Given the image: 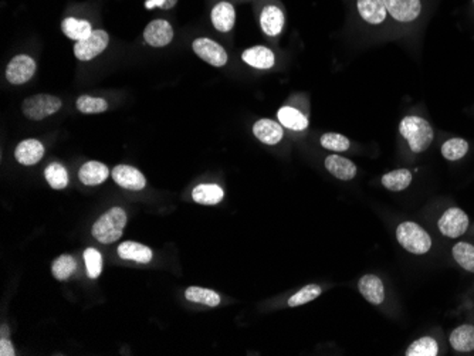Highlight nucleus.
I'll use <instances>...</instances> for the list:
<instances>
[{"instance_id":"nucleus-20","label":"nucleus","mask_w":474,"mask_h":356,"mask_svg":"<svg viewBox=\"0 0 474 356\" xmlns=\"http://www.w3.org/2000/svg\"><path fill=\"white\" fill-rule=\"evenodd\" d=\"M109 176L108 167L97 161H90L81 166L79 172V178L81 183L87 186H97L104 183Z\"/></svg>"},{"instance_id":"nucleus-16","label":"nucleus","mask_w":474,"mask_h":356,"mask_svg":"<svg viewBox=\"0 0 474 356\" xmlns=\"http://www.w3.org/2000/svg\"><path fill=\"white\" fill-rule=\"evenodd\" d=\"M44 156V146L37 139H26L18 143L14 149V158L18 163L31 166L39 163Z\"/></svg>"},{"instance_id":"nucleus-28","label":"nucleus","mask_w":474,"mask_h":356,"mask_svg":"<svg viewBox=\"0 0 474 356\" xmlns=\"http://www.w3.org/2000/svg\"><path fill=\"white\" fill-rule=\"evenodd\" d=\"M75 270H77V261L70 254H63L59 258H55L51 266V273L54 278L60 281L68 279Z\"/></svg>"},{"instance_id":"nucleus-6","label":"nucleus","mask_w":474,"mask_h":356,"mask_svg":"<svg viewBox=\"0 0 474 356\" xmlns=\"http://www.w3.org/2000/svg\"><path fill=\"white\" fill-rule=\"evenodd\" d=\"M192 49L199 59L213 67H223L229 60L224 47L212 39H207V37H199V39L194 40Z\"/></svg>"},{"instance_id":"nucleus-9","label":"nucleus","mask_w":474,"mask_h":356,"mask_svg":"<svg viewBox=\"0 0 474 356\" xmlns=\"http://www.w3.org/2000/svg\"><path fill=\"white\" fill-rule=\"evenodd\" d=\"M439 230L450 238H458L466 233L469 228V216L459 208L447 209L439 219Z\"/></svg>"},{"instance_id":"nucleus-19","label":"nucleus","mask_w":474,"mask_h":356,"mask_svg":"<svg viewBox=\"0 0 474 356\" xmlns=\"http://www.w3.org/2000/svg\"><path fill=\"white\" fill-rule=\"evenodd\" d=\"M327 171L339 180H352L356 176V165L339 155H330L326 159Z\"/></svg>"},{"instance_id":"nucleus-27","label":"nucleus","mask_w":474,"mask_h":356,"mask_svg":"<svg viewBox=\"0 0 474 356\" xmlns=\"http://www.w3.org/2000/svg\"><path fill=\"white\" fill-rule=\"evenodd\" d=\"M412 182V174L408 169H396L382 176V184L392 192L405 191Z\"/></svg>"},{"instance_id":"nucleus-3","label":"nucleus","mask_w":474,"mask_h":356,"mask_svg":"<svg viewBox=\"0 0 474 356\" xmlns=\"http://www.w3.org/2000/svg\"><path fill=\"white\" fill-rule=\"evenodd\" d=\"M399 245L412 254H425L432 247V238L423 228L413 221H404L396 229Z\"/></svg>"},{"instance_id":"nucleus-33","label":"nucleus","mask_w":474,"mask_h":356,"mask_svg":"<svg viewBox=\"0 0 474 356\" xmlns=\"http://www.w3.org/2000/svg\"><path fill=\"white\" fill-rule=\"evenodd\" d=\"M75 107L83 114H101V112H105L108 109V102L103 98L81 96L75 101Z\"/></svg>"},{"instance_id":"nucleus-23","label":"nucleus","mask_w":474,"mask_h":356,"mask_svg":"<svg viewBox=\"0 0 474 356\" xmlns=\"http://www.w3.org/2000/svg\"><path fill=\"white\" fill-rule=\"evenodd\" d=\"M450 345L458 352H471L474 351V327L460 325L450 333Z\"/></svg>"},{"instance_id":"nucleus-15","label":"nucleus","mask_w":474,"mask_h":356,"mask_svg":"<svg viewBox=\"0 0 474 356\" xmlns=\"http://www.w3.org/2000/svg\"><path fill=\"white\" fill-rule=\"evenodd\" d=\"M213 27L220 33H229L236 25V9L229 2H219L211 12Z\"/></svg>"},{"instance_id":"nucleus-34","label":"nucleus","mask_w":474,"mask_h":356,"mask_svg":"<svg viewBox=\"0 0 474 356\" xmlns=\"http://www.w3.org/2000/svg\"><path fill=\"white\" fill-rule=\"evenodd\" d=\"M322 290L319 286L317 284H310L306 286L304 288H301L298 292H295L290 299H289V307L295 308L300 305H304L310 301H314L315 298H318L321 295Z\"/></svg>"},{"instance_id":"nucleus-26","label":"nucleus","mask_w":474,"mask_h":356,"mask_svg":"<svg viewBox=\"0 0 474 356\" xmlns=\"http://www.w3.org/2000/svg\"><path fill=\"white\" fill-rule=\"evenodd\" d=\"M185 297L187 301L202 304L206 307H218L220 304V297L218 292L202 288V287H189L185 292Z\"/></svg>"},{"instance_id":"nucleus-22","label":"nucleus","mask_w":474,"mask_h":356,"mask_svg":"<svg viewBox=\"0 0 474 356\" xmlns=\"http://www.w3.org/2000/svg\"><path fill=\"white\" fill-rule=\"evenodd\" d=\"M192 197L199 204L213 206L223 200L224 192L220 186L215 183H202L195 187L192 192Z\"/></svg>"},{"instance_id":"nucleus-1","label":"nucleus","mask_w":474,"mask_h":356,"mask_svg":"<svg viewBox=\"0 0 474 356\" xmlns=\"http://www.w3.org/2000/svg\"><path fill=\"white\" fill-rule=\"evenodd\" d=\"M399 133L408 141L412 152L421 154L433 142V128L422 117L409 115L405 117L399 124Z\"/></svg>"},{"instance_id":"nucleus-13","label":"nucleus","mask_w":474,"mask_h":356,"mask_svg":"<svg viewBox=\"0 0 474 356\" xmlns=\"http://www.w3.org/2000/svg\"><path fill=\"white\" fill-rule=\"evenodd\" d=\"M286 23L284 12L276 5L264 6L260 12V27L263 33L269 37L278 36Z\"/></svg>"},{"instance_id":"nucleus-39","label":"nucleus","mask_w":474,"mask_h":356,"mask_svg":"<svg viewBox=\"0 0 474 356\" xmlns=\"http://www.w3.org/2000/svg\"><path fill=\"white\" fill-rule=\"evenodd\" d=\"M473 3H474V0H473Z\"/></svg>"},{"instance_id":"nucleus-30","label":"nucleus","mask_w":474,"mask_h":356,"mask_svg":"<svg viewBox=\"0 0 474 356\" xmlns=\"http://www.w3.org/2000/svg\"><path fill=\"white\" fill-rule=\"evenodd\" d=\"M456 263L466 271L474 273V246L469 243H458L451 250Z\"/></svg>"},{"instance_id":"nucleus-21","label":"nucleus","mask_w":474,"mask_h":356,"mask_svg":"<svg viewBox=\"0 0 474 356\" xmlns=\"http://www.w3.org/2000/svg\"><path fill=\"white\" fill-rule=\"evenodd\" d=\"M118 256L122 260H129V261H135V263L146 264L153 260L154 254H153V250L144 245H140V243L125 241L118 247Z\"/></svg>"},{"instance_id":"nucleus-7","label":"nucleus","mask_w":474,"mask_h":356,"mask_svg":"<svg viewBox=\"0 0 474 356\" xmlns=\"http://www.w3.org/2000/svg\"><path fill=\"white\" fill-rule=\"evenodd\" d=\"M36 72V61L26 54H18L10 60L6 67V79L13 85H21L30 81Z\"/></svg>"},{"instance_id":"nucleus-38","label":"nucleus","mask_w":474,"mask_h":356,"mask_svg":"<svg viewBox=\"0 0 474 356\" xmlns=\"http://www.w3.org/2000/svg\"><path fill=\"white\" fill-rule=\"evenodd\" d=\"M0 355L2 356H14V348L12 342L6 338H2L0 341Z\"/></svg>"},{"instance_id":"nucleus-12","label":"nucleus","mask_w":474,"mask_h":356,"mask_svg":"<svg viewBox=\"0 0 474 356\" xmlns=\"http://www.w3.org/2000/svg\"><path fill=\"white\" fill-rule=\"evenodd\" d=\"M356 10L359 17L372 26H381L389 16L384 0H356Z\"/></svg>"},{"instance_id":"nucleus-10","label":"nucleus","mask_w":474,"mask_h":356,"mask_svg":"<svg viewBox=\"0 0 474 356\" xmlns=\"http://www.w3.org/2000/svg\"><path fill=\"white\" fill-rule=\"evenodd\" d=\"M144 39L150 47H165L174 40V29L169 22L157 18L145 27Z\"/></svg>"},{"instance_id":"nucleus-2","label":"nucleus","mask_w":474,"mask_h":356,"mask_svg":"<svg viewBox=\"0 0 474 356\" xmlns=\"http://www.w3.org/2000/svg\"><path fill=\"white\" fill-rule=\"evenodd\" d=\"M127 226V213L122 208H112L92 226V236L103 245H111L121 238Z\"/></svg>"},{"instance_id":"nucleus-4","label":"nucleus","mask_w":474,"mask_h":356,"mask_svg":"<svg viewBox=\"0 0 474 356\" xmlns=\"http://www.w3.org/2000/svg\"><path fill=\"white\" fill-rule=\"evenodd\" d=\"M63 102L59 97L50 94H37L23 101L22 109L26 118L31 121H42L50 115H54L62 108Z\"/></svg>"},{"instance_id":"nucleus-5","label":"nucleus","mask_w":474,"mask_h":356,"mask_svg":"<svg viewBox=\"0 0 474 356\" xmlns=\"http://www.w3.org/2000/svg\"><path fill=\"white\" fill-rule=\"evenodd\" d=\"M109 43V36L104 30H92L87 39L75 42L74 55L80 61H91L100 55Z\"/></svg>"},{"instance_id":"nucleus-29","label":"nucleus","mask_w":474,"mask_h":356,"mask_svg":"<svg viewBox=\"0 0 474 356\" xmlns=\"http://www.w3.org/2000/svg\"><path fill=\"white\" fill-rule=\"evenodd\" d=\"M44 178L53 189L57 191L64 189L68 184V174L66 171V167L57 162H53L46 167Z\"/></svg>"},{"instance_id":"nucleus-24","label":"nucleus","mask_w":474,"mask_h":356,"mask_svg":"<svg viewBox=\"0 0 474 356\" xmlns=\"http://www.w3.org/2000/svg\"><path fill=\"white\" fill-rule=\"evenodd\" d=\"M62 31L74 42H81L92 33L91 23L81 18L67 17L62 22Z\"/></svg>"},{"instance_id":"nucleus-14","label":"nucleus","mask_w":474,"mask_h":356,"mask_svg":"<svg viewBox=\"0 0 474 356\" xmlns=\"http://www.w3.org/2000/svg\"><path fill=\"white\" fill-rule=\"evenodd\" d=\"M358 290L363 294V297L367 299V301L371 303L372 305H381L384 303L385 287H384L382 279L379 277L372 274L364 275L361 279H359Z\"/></svg>"},{"instance_id":"nucleus-18","label":"nucleus","mask_w":474,"mask_h":356,"mask_svg":"<svg viewBox=\"0 0 474 356\" xmlns=\"http://www.w3.org/2000/svg\"><path fill=\"white\" fill-rule=\"evenodd\" d=\"M241 60L250 67L259 70H269L276 63L274 53L269 47L264 46H254L244 50L241 54Z\"/></svg>"},{"instance_id":"nucleus-11","label":"nucleus","mask_w":474,"mask_h":356,"mask_svg":"<svg viewBox=\"0 0 474 356\" xmlns=\"http://www.w3.org/2000/svg\"><path fill=\"white\" fill-rule=\"evenodd\" d=\"M111 176L118 186L128 191H142L146 186L145 176L135 167L128 165H118L114 167L111 171Z\"/></svg>"},{"instance_id":"nucleus-37","label":"nucleus","mask_w":474,"mask_h":356,"mask_svg":"<svg viewBox=\"0 0 474 356\" xmlns=\"http://www.w3.org/2000/svg\"><path fill=\"white\" fill-rule=\"evenodd\" d=\"M178 0H146L145 2V8L146 9H154V8H159L163 10H169L175 8Z\"/></svg>"},{"instance_id":"nucleus-35","label":"nucleus","mask_w":474,"mask_h":356,"mask_svg":"<svg viewBox=\"0 0 474 356\" xmlns=\"http://www.w3.org/2000/svg\"><path fill=\"white\" fill-rule=\"evenodd\" d=\"M319 142H321L322 148H326V149H328V151H332V152H345L351 146V142L347 137L341 135V134H334V133L324 134L321 137Z\"/></svg>"},{"instance_id":"nucleus-36","label":"nucleus","mask_w":474,"mask_h":356,"mask_svg":"<svg viewBox=\"0 0 474 356\" xmlns=\"http://www.w3.org/2000/svg\"><path fill=\"white\" fill-rule=\"evenodd\" d=\"M84 261H85V269H87L88 277L92 279L98 278L101 271H103V256H101V253L96 249L90 247L84 251Z\"/></svg>"},{"instance_id":"nucleus-25","label":"nucleus","mask_w":474,"mask_h":356,"mask_svg":"<svg viewBox=\"0 0 474 356\" xmlns=\"http://www.w3.org/2000/svg\"><path fill=\"white\" fill-rule=\"evenodd\" d=\"M278 121L282 126L293 131H304L308 128L307 117L293 107H282L278 109Z\"/></svg>"},{"instance_id":"nucleus-31","label":"nucleus","mask_w":474,"mask_h":356,"mask_svg":"<svg viewBox=\"0 0 474 356\" xmlns=\"http://www.w3.org/2000/svg\"><path fill=\"white\" fill-rule=\"evenodd\" d=\"M439 353V345L430 336L414 341L408 349L406 356H436Z\"/></svg>"},{"instance_id":"nucleus-17","label":"nucleus","mask_w":474,"mask_h":356,"mask_svg":"<svg viewBox=\"0 0 474 356\" xmlns=\"http://www.w3.org/2000/svg\"><path fill=\"white\" fill-rule=\"evenodd\" d=\"M253 134L260 142L265 145H277L284 137V131L281 124L273 120L263 118L253 125Z\"/></svg>"},{"instance_id":"nucleus-8","label":"nucleus","mask_w":474,"mask_h":356,"mask_svg":"<svg viewBox=\"0 0 474 356\" xmlns=\"http://www.w3.org/2000/svg\"><path fill=\"white\" fill-rule=\"evenodd\" d=\"M384 3L397 23H412L422 13V0H384Z\"/></svg>"},{"instance_id":"nucleus-32","label":"nucleus","mask_w":474,"mask_h":356,"mask_svg":"<svg viewBox=\"0 0 474 356\" xmlns=\"http://www.w3.org/2000/svg\"><path fill=\"white\" fill-rule=\"evenodd\" d=\"M469 151L467 141L462 138H453L443 143L442 146V155L447 161H459L462 159Z\"/></svg>"}]
</instances>
